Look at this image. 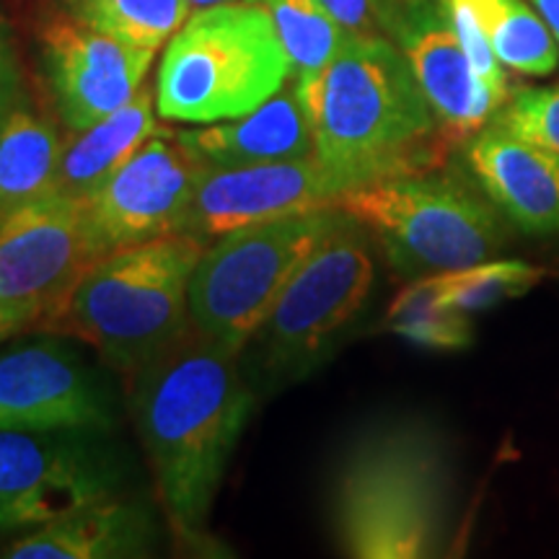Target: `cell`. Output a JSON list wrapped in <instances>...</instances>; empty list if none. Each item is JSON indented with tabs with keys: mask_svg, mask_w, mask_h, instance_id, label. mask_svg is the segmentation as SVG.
<instances>
[{
	"mask_svg": "<svg viewBox=\"0 0 559 559\" xmlns=\"http://www.w3.org/2000/svg\"><path fill=\"white\" fill-rule=\"evenodd\" d=\"M321 3L349 34H362V37L383 34V37H389L391 26L409 0H321Z\"/></svg>",
	"mask_w": 559,
	"mask_h": 559,
	"instance_id": "4316f807",
	"label": "cell"
},
{
	"mask_svg": "<svg viewBox=\"0 0 559 559\" xmlns=\"http://www.w3.org/2000/svg\"><path fill=\"white\" fill-rule=\"evenodd\" d=\"M449 513V445L430 425H373L347 445L332 481L334 534L347 557H436Z\"/></svg>",
	"mask_w": 559,
	"mask_h": 559,
	"instance_id": "3957f363",
	"label": "cell"
},
{
	"mask_svg": "<svg viewBox=\"0 0 559 559\" xmlns=\"http://www.w3.org/2000/svg\"><path fill=\"white\" fill-rule=\"evenodd\" d=\"M337 205V192L313 156L249 166H207L185 230L210 243L228 230Z\"/></svg>",
	"mask_w": 559,
	"mask_h": 559,
	"instance_id": "9a60e30c",
	"label": "cell"
},
{
	"mask_svg": "<svg viewBox=\"0 0 559 559\" xmlns=\"http://www.w3.org/2000/svg\"><path fill=\"white\" fill-rule=\"evenodd\" d=\"M66 148L45 111L34 107L29 94L0 122V221L13 210L52 194L55 174Z\"/></svg>",
	"mask_w": 559,
	"mask_h": 559,
	"instance_id": "ffe728a7",
	"label": "cell"
},
{
	"mask_svg": "<svg viewBox=\"0 0 559 559\" xmlns=\"http://www.w3.org/2000/svg\"><path fill=\"white\" fill-rule=\"evenodd\" d=\"M290 81L275 26L249 0L198 9L174 34L158 68V115L210 124L249 115Z\"/></svg>",
	"mask_w": 559,
	"mask_h": 559,
	"instance_id": "5b68a950",
	"label": "cell"
},
{
	"mask_svg": "<svg viewBox=\"0 0 559 559\" xmlns=\"http://www.w3.org/2000/svg\"><path fill=\"white\" fill-rule=\"evenodd\" d=\"M267 13L290 60V81L319 75L353 37L321 0H249Z\"/></svg>",
	"mask_w": 559,
	"mask_h": 559,
	"instance_id": "7402d4cb",
	"label": "cell"
},
{
	"mask_svg": "<svg viewBox=\"0 0 559 559\" xmlns=\"http://www.w3.org/2000/svg\"><path fill=\"white\" fill-rule=\"evenodd\" d=\"M340 205L243 226L210 241L190 280V321L243 353Z\"/></svg>",
	"mask_w": 559,
	"mask_h": 559,
	"instance_id": "ba28073f",
	"label": "cell"
},
{
	"mask_svg": "<svg viewBox=\"0 0 559 559\" xmlns=\"http://www.w3.org/2000/svg\"><path fill=\"white\" fill-rule=\"evenodd\" d=\"M96 260L86 202H26L0 221V311L21 332L37 330Z\"/></svg>",
	"mask_w": 559,
	"mask_h": 559,
	"instance_id": "30bf717a",
	"label": "cell"
},
{
	"mask_svg": "<svg viewBox=\"0 0 559 559\" xmlns=\"http://www.w3.org/2000/svg\"><path fill=\"white\" fill-rule=\"evenodd\" d=\"M547 275L521 260H485L464 270L438 272L440 300L464 313L487 311L502 300L526 296Z\"/></svg>",
	"mask_w": 559,
	"mask_h": 559,
	"instance_id": "d4e9b609",
	"label": "cell"
},
{
	"mask_svg": "<svg viewBox=\"0 0 559 559\" xmlns=\"http://www.w3.org/2000/svg\"><path fill=\"white\" fill-rule=\"evenodd\" d=\"M128 479L130 461L111 432L0 430V536L124 492Z\"/></svg>",
	"mask_w": 559,
	"mask_h": 559,
	"instance_id": "9c48e42d",
	"label": "cell"
},
{
	"mask_svg": "<svg viewBox=\"0 0 559 559\" xmlns=\"http://www.w3.org/2000/svg\"><path fill=\"white\" fill-rule=\"evenodd\" d=\"M495 122L515 138L559 153V86L521 88L506 109L495 115Z\"/></svg>",
	"mask_w": 559,
	"mask_h": 559,
	"instance_id": "484cf974",
	"label": "cell"
},
{
	"mask_svg": "<svg viewBox=\"0 0 559 559\" xmlns=\"http://www.w3.org/2000/svg\"><path fill=\"white\" fill-rule=\"evenodd\" d=\"M160 128L156 124L153 94L143 86L124 107L66 140L52 194L88 200Z\"/></svg>",
	"mask_w": 559,
	"mask_h": 559,
	"instance_id": "d6986e66",
	"label": "cell"
},
{
	"mask_svg": "<svg viewBox=\"0 0 559 559\" xmlns=\"http://www.w3.org/2000/svg\"><path fill=\"white\" fill-rule=\"evenodd\" d=\"M117 423L115 386L62 334L0 355V430L115 432Z\"/></svg>",
	"mask_w": 559,
	"mask_h": 559,
	"instance_id": "7c38bea8",
	"label": "cell"
},
{
	"mask_svg": "<svg viewBox=\"0 0 559 559\" xmlns=\"http://www.w3.org/2000/svg\"><path fill=\"white\" fill-rule=\"evenodd\" d=\"M124 389L171 534L185 547L207 551V519L254 407L241 353L190 324Z\"/></svg>",
	"mask_w": 559,
	"mask_h": 559,
	"instance_id": "6da1fadb",
	"label": "cell"
},
{
	"mask_svg": "<svg viewBox=\"0 0 559 559\" xmlns=\"http://www.w3.org/2000/svg\"><path fill=\"white\" fill-rule=\"evenodd\" d=\"M158 521L135 495L91 500L13 542V559H138L156 555Z\"/></svg>",
	"mask_w": 559,
	"mask_h": 559,
	"instance_id": "e0dca14e",
	"label": "cell"
},
{
	"mask_svg": "<svg viewBox=\"0 0 559 559\" xmlns=\"http://www.w3.org/2000/svg\"><path fill=\"white\" fill-rule=\"evenodd\" d=\"M0 330H5V332H11V334H19L21 330L16 324H13V321H9L3 317V311H0Z\"/></svg>",
	"mask_w": 559,
	"mask_h": 559,
	"instance_id": "f546056e",
	"label": "cell"
},
{
	"mask_svg": "<svg viewBox=\"0 0 559 559\" xmlns=\"http://www.w3.org/2000/svg\"><path fill=\"white\" fill-rule=\"evenodd\" d=\"M41 68L60 122L88 130L143 88L156 50L91 29L68 13L41 26Z\"/></svg>",
	"mask_w": 559,
	"mask_h": 559,
	"instance_id": "4fadbf2b",
	"label": "cell"
},
{
	"mask_svg": "<svg viewBox=\"0 0 559 559\" xmlns=\"http://www.w3.org/2000/svg\"><path fill=\"white\" fill-rule=\"evenodd\" d=\"M373 280L370 234L358 218L340 207L337 218L288 280L270 317L243 347L254 383L280 389L319 368L366 309Z\"/></svg>",
	"mask_w": 559,
	"mask_h": 559,
	"instance_id": "52a82bcc",
	"label": "cell"
},
{
	"mask_svg": "<svg viewBox=\"0 0 559 559\" xmlns=\"http://www.w3.org/2000/svg\"><path fill=\"white\" fill-rule=\"evenodd\" d=\"M177 135L207 166L221 169L313 156L311 120L293 83L249 115Z\"/></svg>",
	"mask_w": 559,
	"mask_h": 559,
	"instance_id": "ac0fdd59",
	"label": "cell"
},
{
	"mask_svg": "<svg viewBox=\"0 0 559 559\" xmlns=\"http://www.w3.org/2000/svg\"><path fill=\"white\" fill-rule=\"evenodd\" d=\"M386 326L400 337L430 349H464L474 337L469 313L440 300L438 275L415 280L391 300Z\"/></svg>",
	"mask_w": 559,
	"mask_h": 559,
	"instance_id": "cb8c5ba5",
	"label": "cell"
},
{
	"mask_svg": "<svg viewBox=\"0 0 559 559\" xmlns=\"http://www.w3.org/2000/svg\"><path fill=\"white\" fill-rule=\"evenodd\" d=\"M389 39L409 60L451 143H464L506 107L508 96L479 79L461 47L445 0H409L391 26Z\"/></svg>",
	"mask_w": 559,
	"mask_h": 559,
	"instance_id": "5bb4252c",
	"label": "cell"
},
{
	"mask_svg": "<svg viewBox=\"0 0 559 559\" xmlns=\"http://www.w3.org/2000/svg\"><path fill=\"white\" fill-rule=\"evenodd\" d=\"M531 3H534L536 13L544 19V24L549 26L551 37H555L559 47V0H531Z\"/></svg>",
	"mask_w": 559,
	"mask_h": 559,
	"instance_id": "f1b7e54d",
	"label": "cell"
},
{
	"mask_svg": "<svg viewBox=\"0 0 559 559\" xmlns=\"http://www.w3.org/2000/svg\"><path fill=\"white\" fill-rule=\"evenodd\" d=\"M192 9H207V5H215V3H226V0H190Z\"/></svg>",
	"mask_w": 559,
	"mask_h": 559,
	"instance_id": "4dcf8cb0",
	"label": "cell"
},
{
	"mask_svg": "<svg viewBox=\"0 0 559 559\" xmlns=\"http://www.w3.org/2000/svg\"><path fill=\"white\" fill-rule=\"evenodd\" d=\"M5 337H11V332H5V330H0V340H5Z\"/></svg>",
	"mask_w": 559,
	"mask_h": 559,
	"instance_id": "1f68e13d",
	"label": "cell"
},
{
	"mask_svg": "<svg viewBox=\"0 0 559 559\" xmlns=\"http://www.w3.org/2000/svg\"><path fill=\"white\" fill-rule=\"evenodd\" d=\"M68 16L128 45L158 50L190 16V0H62Z\"/></svg>",
	"mask_w": 559,
	"mask_h": 559,
	"instance_id": "603a6c76",
	"label": "cell"
},
{
	"mask_svg": "<svg viewBox=\"0 0 559 559\" xmlns=\"http://www.w3.org/2000/svg\"><path fill=\"white\" fill-rule=\"evenodd\" d=\"M337 205L366 226L402 277L472 267L508 247L500 210L469 174L443 166L345 192Z\"/></svg>",
	"mask_w": 559,
	"mask_h": 559,
	"instance_id": "8992f818",
	"label": "cell"
},
{
	"mask_svg": "<svg viewBox=\"0 0 559 559\" xmlns=\"http://www.w3.org/2000/svg\"><path fill=\"white\" fill-rule=\"evenodd\" d=\"M26 94L24 79H21L16 41H13L11 26L0 13V122L9 117V111L21 102Z\"/></svg>",
	"mask_w": 559,
	"mask_h": 559,
	"instance_id": "83f0119b",
	"label": "cell"
},
{
	"mask_svg": "<svg viewBox=\"0 0 559 559\" xmlns=\"http://www.w3.org/2000/svg\"><path fill=\"white\" fill-rule=\"evenodd\" d=\"M207 164L160 130L86 202V226L96 254H111L185 230L194 190Z\"/></svg>",
	"mask_w": 559,
	"mask_h": 559,
	"instance_id": "8fae6325",
	"label": "cell"
},
{
	"mask_svg": "<svg viewBox=\"0 0 559 559\" xmlns=\"http://www.w3.org/2000/svg\"><path fill=\"white\" fill-rule=\"evenodd\" d=\"M489 47L502 68L531 79L551 75L559 66V47L539 13L523 0H472Z\"/></svg>",
	"mask_w": 559,
	"mask_h": 559,
	"instance_id": "44dd1931",
	"label": "cell"
},
{
	"mask_svg": "<svg viewBox=\"0 0 559 559\" xmlns=\"http://www.w3.org/2000/svg\"><path fill=\"white\" fill-rule=\"evenodd\" d=\"M313 130V158L337 192L438 169L451 140L404 52L383 34H353L337 58L293 83Z\"/></svg>",
	"mask_w": 559,
	"mask_h": 559,
	"instance_id": "7a4b0ae2",
	"label": "cell"
},
{
	"mask_svg": "<svg viewBox=\"0 0 559 559\" xmlns=\"http://www.w3.org/2000/svg\"><path fill=\"white\" fill-rule=\"evenodd\" d=\"M205 247L174 234L99 257L37 332L86 342L124 381L132 379L190 330V280Z\"/></svg>",
	"mask_w": 559,
	"mask_h": 559,
	"instance_id": "277c9868",
	"label": "cell"
},
{
	"mask_svg": "<svg viewBox=\"0 0 559 559\" xmlns=\"http://www.w3.org/2000/svg\"><path fill=\"white\" fill-rule=\"evenodd\" d=\"M461 158L510 228L526 236L559 234V153L515 138L492 120L461 143Z\"/></svg>",
	"mask_w": 559,
	"mask_h": 559,
	"instance_id": "2e32d148",
	"label": "cell"
}]
</instances>
